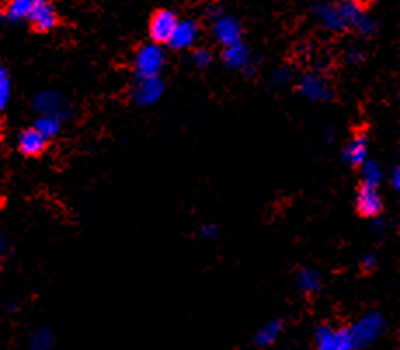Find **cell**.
<instances>
[{"label":"cell","mask_w":400,"mask_h":350,"mask_svg":"<svg viewBox=\"0 0 400 350\" xmlns=\"http://www.w3.org/2000/svg\"><path fill=\"white\" fill-rule=\"evenodd\" d=\"M317 19L324 28L331 32H343L353 28L362 37H371L376 25L359 0H341V2H324L315 8Z\"/></svg>","instance_id":"1"},{"label":"cell","mask_w":400,"mask_h":350,"mask_svg":"<svg viewBox=\"0 0 400 350\" xmlns=\"http://www.w3.org/2000/svg\"><path fill=\"white\" fill-rule=\"evenodd\" d=\"M386 331V322L381 314L378 312H371L366 314L364 318L357 321L352 328L348 329L350 338H352L353 350H360L374 343L376 340L381 338L383 333Z\"/></svg>","instance_id":"2"},{"label":"cell","mask_w":400,"mask_h":350,"mask_svg":"<svg viewBox=\"0 0 400 350\" xmlns=\"http://www.w3.org/2000/svg\"><path fill=\"white\" fill-rule=\"evenodd\" d=\"M164 63L166 55L159 44L143 46L134 58L136 77H160Z\"/></svg>","instance_id":"3"},{"label":"cell","mask_w":400,"mask_h":350,"mask_svg":"<svg viewBox=\"0 0 400 350\" xmlns=\"http://www.w3.org/2000/svg\"><path fill=\"white\" fill-rule=\"evenodd\" d=\"M164 95V81L160 77H136L131 89V98L136 105L150 106Z\"/></svg>","instance_id":"4"},{"label":"cell","mask_w":400,"mask_h":350,"mask_svg":"<svg viewBox=\"0 0 400 350\" xmlns=\"http://www.w3.org/2000/svg\"><path fill=\"white\" fill-rule=\"evenodd\" d=\"M317 350H353L348 329H334L322 324L315 331Z\"/></svg>","instance_id":"5"},{"label":"cell","mask_w":400,"mask_h":350,"mask_svg":"<svg viewBox=\"0 0 400 350\" xmlns=\"http://www.w3.org/2000/svg\"><path fill=\"white\" fill-rule=\"evenodd\" d=\"M357 209L360 215L368 218H376L383 211V197L379 193V185L362 182L359 192H357Z\"/></svg>","instance_id":"6"},{"label":"cell","mask_w":400,"mask_h":350,"mask_svg":"<svg viewBox=\"0 0 400 350\" xmlns=\"http://www.w3.org/2000/svg\"><path fill=\"white\" fill-rule=\"evenodd\" d=\"M178 21V16L172 11H168V9L157 12L150 21V37L153 39V42L155 44H168Z\"/></svg>","instance_id":"7"},{"label":"cell","mask_w":400,"mask_h":350,"mask_svg":"<svg viewBox=\"0 0 400 350\" xmlns=\"http://www.w3.org/2000/svg\"><path fill=\"white\" fill-rule=\"evenodd\" d=\"M33 106H35V110L40 115L58 117L59 121H65L70 113V108L56 91L39 93L35 96V99H33Z\"/></svg>","instance_id":"8"},{"label":"cell","mask_w":400,"mask_h":350,"mask_svg":"<svg viewBox=\"0 0 400 350\" xmlns=\"http://www.w3.org/2000/svg\"><path fill=\"white\" fill-rule=\"evenodd\" d=\"M298 88L303 98H306L308 101H328L332 96L328 82L320 75H317V73H306V75H303L299 79Z\"/></svg>","instance_id":"9"},{"label":"cell","mask_w":400,"mask_h":350,"mask_svg":"<svg viewBox=\"0 0 400 350\" xmlns=\"http://www.w3.org/2000/svg\"><path fill=\"white\" fill-rule=\"evenodd\" d=\"M212 33H214L219 44L228 48V46L239 44L240 42V39H242V26L232 16L219 14L218 18H214V23H212Z\"/></svg>","instance_id":"10"},{"label":"cell","mask_w":400,"mask_h":350,"mask_svg":"<svg viewBox=\"0 0 400 350\" xmlns=\"http://www.w3.org/2000/svg\"><path fill=\"white\" fill-rule=\"evenodd\" d=\"M223 59H225L226 66L233 70H240V72L248 73V75H252L256 72V65L251 58V52L242 42L225 48Z\"/></svg>","instance_id":"11"},{"label":"cell","mask_w":400,"mask_h":350,"mask_svg":"<svg viewBox=\"0 0 400 350\" xmlns=\"http://www.w3.org/2000/svg\"><path fill=\"white\" fill-rule=\"evenodd\" d=\"M28 19L33 28L39 30V32H49L58 23V16H56L54 8L49 2H46V0H37Z\"/></svg>","instance_id":"12"},{"label":"cell","mask_w":400,"mask_h":350,"mask_svg":"<svg viewBox=\"0 0 400 350\" xmlns=\"http://www.w3.org/2000/svg\"><path fill=\"white\" fill-rule=\"evenodd\" d=\"M199 39V26L193 21H178L176 25L174 32H172L171 39H169L168 44L171 46L172 49H178V51H183V49H190Z\"/></svg>","instance_id":"13"},{"label":"cell","mask_w":400,"mask_h":350,"mask_svg":"<svg viewBox=\"0 0 400 350\" xmlns=\"http://www.w3.org/2000/svg\"><path fill=\"white\" fill-rule=\"evenodd\" d=\"M368 148L369 142L364 135H357L346 143V146L343 148L341 157L345 159L346 164L350 166H362L368 161Z\"/></svg>","instance_id":"14"},{"label":"cell","mask_w":400,"mask_h":350,"mask_svg":"<svg viewBox=\"0 0 400 350\" xmlns=\"http://www.w3.org/2000/svg\"><path fill=\"white\" fill-rule=\"evenodd\" d=\"M48 145V139L40 135L35 128L25 129V131L19 135L18 138V148L23 155H28V157H35L46 150Z\"/></svg>","instance_id":"15"},{"label":"cell","mask_w":400,"mask_h":350,"mask_svg":"<svg viewBox=\"0 0 400 350\" xmlns=\"http://www.w3.org/2000/svg\"><path fill=\"white\" fill-rule=\"evenodd\" d=\"M296 286L299 288V291L306 293V295H313V293H319L320 288H322V278L315 269L305 266L296 274Z\"/></svg>","instance_id":"16"},{"label":"cell","mask_w":400,"mask_h":350,"mask_svg":"<svg viewBox=\"0 0 400 350\" xmlns=\"http://www.w3.org/2000/svg\"><path fill=\"white\" fill-rule=\"evenodd\" d=\"M284 329V322L280 321V319H272L266 324H263L261 328L258 329L256 333L254 340L259 347H270L279 340L280 333Z\"/></svg>","instance_id":"17"},{"label":"cell","mask_w":400,"mask_h":350,"mask_svg":"<svg viewBox=\"0 0 400 350\" xmlns=\"http://www.w3.org/2000/svg\"><path fill=\"white\" fill-rule=\"evenodd\" d=\"M37 0H11L4 11V19L8 21H21L28 19Z\"/></svg>","instance_id":"18"},{"label":"cell","mask_w":400,"mask_h":350,"mask_svg":"<svg viewBox=\"0 0 400 350\" xmlns=\"http://www.w3.org/2000/svg\"><path fill=\"white\" fill-rule=\"evenodd\" d=\"M33 128L40 133V135L44 136L46 139L54 138L56 135L61 129V121H59L58 117L52 115H39V119L35 121V126Z\"/></svg>","instance_id":"19"},{"label":"cell","mask_w":400,"mask_h":350,"mask_svg":"<svg viewBox=\"0 0 400 350\" xmlns=\"http://www.w3.org/2000/svg\"><path fill=\"white\" fill-rule=\"evenodd\" d=\"M28 350H54V335L48 328H40L30 336Z\"/></svg>","instance_id":"20"},{"label":"cell","mask_w":400,"mask_h":350,"mask_svg":"<svg viewBox=\"0 0 400 350\" xmlns=\"http://www.w3.org/2000/svg\"><path fill=\"white\" fill-rule=\"evenodd\" d=\"M383 169L376 161H366L362 164V182L372 183V185H381Z\"/></svg>","instance_id":"21"},{"label":"cell","mask_w":400,"mask_h":350,"mask_svg":"<svg viewBox=\"0 0 400 350\" xmlns=\"http://www.w3.org/2000/svg\"><path fill=\"white\" fill-rule=\"evenodd\" d=\"M11 81L4 68H0V110H4L11 101Z\"/></svg>","instance_id":"22"},{"label":"cell","mask_w":400,"mask_h":350,"mask_svg":"<svg viewBox=\"0 0 400 350\" xmlns=\"http://www.w3.org/2000/svg\"><path fill=\"white\" fill-rule=\"evenodd\" d=\"M211 61H212V56L208 49H197V51L193 52V63H195L197 66H200V68L209 66L211 65Z\"/></svg>","instance_id":"23"},{"label":"cell","mask_w":400,"mask_h":350,"mask_svg":"<svg viewBox=\"0 0 400 350\" xmlns=\"http://www.w3.org/2000/svg\"><path fill=\"white\" fill-rule=\"evenodd\" d=\"M291 77H292L291 70L284 68V66H282V68H277L275 73H273V84L277 86L288 84V82L291 81Z\"/></svg>","instance_id":"24"},{"label":"cell","mask_w":400,"mask_h":350,"mask_svg":"<svg viewBox=\"0 0 400 350\" xmlns=\"http://www.w3.org/2000/svg\"><path fill=\"white\" fill-rule=\"evenodd\" d=\"M200 233L204 235L206 239H216L218 237V226L214 223H206V225L200 226Z\"/></svg>","instance_id":"25"},{"label":"cell","mask_w":400,"mask_h":350,"mask_svg":"<svg viewBox=\"0 0 400 350\" xmlns=\"http://www.w3.org/2000/svg\"><path fill=\"white\" fill-rule=\"evenodd\" d=\"M390 185H392V188L397 190V192L400 190V168L399 166H393L392 171H390Z\"/></svg>","instance_id":"26"},{"label":"cell","mask_w":400,"mask_h":350,"mask_svg":"<svg viewBox=\"0 0 400 350\" xmlns=\"http://www.w3.org/2000/svg\"><path fill=\"white\" fill-rule=\"evenodd\" d=\"M360 265H362V269L364 270H372L376 266V255L374 253H368V255H364V258H362V262H360Z\"/></svg>","instance_id":"27"},{"label":"cell","mask_w":400,"mask_h":350,"mask_svg":"<svg viewBox=\"0 0 400 350\" xmlns=\"http://www.w3.org/2000/svg\"><path fill=\"white\" fill-rule=\"evenodd\" d=\"M9 251H11V242H9L6 235H0V258L8 256Z\"/></svg>","instance_id":"28"},{"label":"cell","mask_w":400,"mask_h":350,"mask_svg":"<svg viewBox=\"0 0 400 350\" xmlns=\"http://www.w3.org/2000/svg\"><path fill=\"white\" fill-rule=\"evenodd\" d=\"M348 59L352 63H359L360 59H362V52H360V49H353V51L348 55Z\"/></svg>","instance_id":"29"},{"label":"cell","mask_w":400,"mask_h":350,"mask_svg":"<svg viewBox=\"0 0 400 350\" xmlns=\"http://www.w3.org/2000/svg\"><path fill=\"white\" fill-rule=\"evenodd\" d=\"M324 135H326V136H324V139H326V142H328V143H329V142H332V138H334V131H332L331 128L326 129Z\"/></svg>","instance_id":"30"},{"label":"cell","mask_w":400,"mask_h":350,"mask_svg":"<svg viewBox=\"0 0 400 350\" xmlns=\"http://www.w3.org/2000/svg\"><path fill=\"white\" fill-rule=\"evenodd\" d=\"M0 68H2V66H0Z\"/></svg>","instance_id":"31"}]
</instances>
